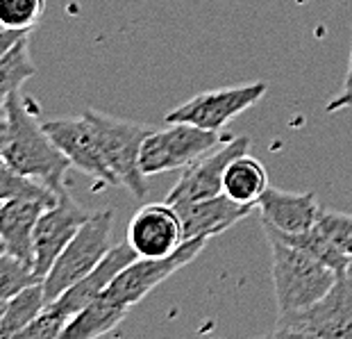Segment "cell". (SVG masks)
<instances>
[{
  "label": "cell",
  "mask_w": 352,
  "mask_h": 339,
  "mask_svg": "<svg viewBox=\"0 0 352 339\" xmlns=\"http://www.w3.org/2000/svg\"><path fill=\"white\" fill-rule=\"evenodd\" d=\"M5 116L10 123V137L3 160L21 176L36 180L59 194L66 187V173L73 164L48 137L43 123L34 119L28 107V98L21 96V92L7 98Z\"/></svg>",
  "instance_id": "6da1fadb"
},
{
  "label": "cell",
  "mask_w": 352,
  "mask_h": 339,
  "mask_svg": "<svg viewBox=\"0 0 352 339\" xmlns=\"http://www.w3.org/2000/svg\"><path fill=\"white\" fill-rule=\"evenodd\" d=\"M266 237L273 255L277 316L309 307L318 298H323L334 287V282L339 280V274L332 267L305 253L302 248L284 242L273 230H266Z\"/></svg>",
  "instance_id": "7a4b0ae2"
},
{
  "label": "cell",
  "mask_w": 352,
  "mask_h": 339,
  "mask_svg": "<svg viewBox=\"0 0 352 339\" xmlns=\"http://www.w3.org/2000/svg\"><path fill=\"white\" fill-rule=\"evenodd\" d=\"M82 116L91 125L100 153L104 157V162H107L109 171L118 180V185H123L137 198L146 196L148 176L141 171L139 157L146 137L153 132V125L127 121V119H116L98 110H85Z\"/></svg>",
  "instance_id": "3957f363"
},
{
  "label": "cell",
  "mask_w": 352,
  "mask_h": 339,
  "mask_svg": "<svg viewBox=\"0 0 352 339\" xmlns=\"http://www.w3.org/2000/svg\"><path fill=\"white\" fill-rule=\"evenodd\" d=\"M111 232H114V214L109 209L91 212L43 278L48 303L62 296L80 278H85L111 251Z\"/></svg>",
  "instance_id": "277c9868"
},
{
  "label": "cell",
  "mask_w": 352,
  "mask_h": 339,
  "mask_svg": "<svg viewBox=\"0 0 352 339\" xmlns=\"http://www.w3.org/2000/svg\"><path fill=\"white\" fill-rule=\"evenodd\" d=\"M275 337L352 339V280L343 274L323 298L305 310L277 316Z\"/></svg>",
  "instance_id": "5b68a950"
},
{
  "label": "cell",
  "mask_w": 352,
  "mask_h": 339,
  "mask_svg": "<svg viewBox=\"0 0 352 339\" xmlns=\"http://www.w3.org/2000/svg\"><path fill=\"white\" fill-rule=\"evenodd\" d=\"M221 141V132L205 130L191 123H168L146 137L139 157L141 171L146 176H160L166 171L186 169Z\"/></svg>",
  "instance_id": "8992f818"
},
{
  "label": "cell",
  "mask_w": 352,
  "mask_h": 339,
  "mask_svg": "<svg viewBox=\"0 0 352 339\" xmlns=\"http://www.w3.org/2000/svg\"><path fill=\"white\" fill-rule=\"evenodd\" d=\"M266 82H245V85L212 89V92L198 94L186 103L170 110L164 121L166 123H191L205 130L221 132L232 119L243 114L252 105H257L266 96Z\"/></svg>",
  "instance_id": "52a82bcc"
},
{
  "label": "cell",
  "mask_w": 352,
  "mask_h": 339,
  "mask_svg": "<svg viewBox=\"0 0 352 339\" xmlns=\"http://www.w3.org/2000/svg\"><path fill=\"white\" fill-rule=\"evenodd\" d=\"M207 242V237H193L184 239L179 248H175L166 258H137L111 280L104 294L130 310V307L141 303L157 285H162L175 271L196 260Z\"/></svg>",
  "instance_id": "ba28073f"
},
{
  "label": "cell",
  "mask_w": 352,
  "mask_h": 339,
  "mask_svg": "<svg viewBox=\"0 0 352 339\" xmlns=\"http://www.w3.org/2000/svg\"><path fill=\"white\" fill-rule=\"evenodd\" d=\"M89 216L91 212H87L66 187L57 194L55 203L39 214L34 225V274L39 276L41 282L57 255L76 237V232Z\"/></svg>",
  "instance_id": "9c48e42d"
},
{
  "label": "cell",
  "mask_w": 352,
  "mask_h": 339,
  "mask_svg": "<svg viewBox=\"0 0 352 339\" xmlns=\"http://www.w3.org/2000/svg\"><path fill=\"white\" fill-rule=\"evenodd\" d=\"M250 139L248 137H232L219 148H212L209 153L198 157L196 162H191L186 171L179 176L173 189L168 192L166 201L173 207L184 205V203L212 198V196L223 194V176H226L228 164L234 157L248 153Z\"/></svg>",
  "instance_id": "30bf717a"
},
{
  "label": "cell",
  "mask_w": 352,
  "mask_h": 339,
  "mask_svg": "<svg viewBox=\"0 0 352 339\" xmlns=\"http://www.w3.org/2000/svg\"><path fill=\"white\" fill-rule=\"evenodd\" d=\"M125 242L139 258H166L184 242L179 212L170 203H148L127 223Z\"/></svg>",
  "instance_id": "8fae6325"
},
{
  "label": "cell",
  "mask_w": 352,
  "mask_h": 339,
  "mask_svg": "<svg viewBox=\"0 0 352 339\" xmlns=\"http://www.w3.org/2000/svg\"><path fill=\"white\" fill-rule=\"evenodd\" d=\"M43 130L55 141V146L69 157L73 167L85 171L98 185H118L114 173L109 171L107 162H104L96 134L85 116L43 121Z\"/></svg>",
  "instance_id": "7c38bea8"
},
{
  "label": "cell",
  "mask_w": 352,
  "mask_h": 339,
  "mask_svg": "<svg viewBox=\"0 0 352 339\" xmlns=\"http://www.w3.org/2000/svg\"><path fill=\"white\" fill-rule=\"evenodd\" d=\"M137 258L139 255L132 251L127 242L111 246V251L104 255V258L91 271H89L85 278H80L73 287H69L62 296H57L55 300H50L48 305H52L59 314L71 321L82 307H87L91 300H96L100 294H104V289L109 287L111 280H114V278L121 274L127 265H132Z\"/></svg>",
  "instance_id": "4fadbf2b"
},
{
  "label": "cell",
  "mask_w": 352,
  "mask_h": 339,
  "mask_svg": "<svg viewBox=\"0 0 352 339\" xmlns=\"http://www.w3.org/2000/svg\"><path fill=\"white\" fill-rule=\"evenodd\" d=\"M182 218L184 239L193 237H214L232 228L241 218H245L250 212H254V205H243V203L232 201L228 194L212 196V198H202L193 203L175 207Z\"/></svg>",
  "instance_id": "5bb4252c"
},
{
  "label": "cell",
  "mask_w": 352,
  "mask_h": 339,
  "mask_svg": "<svg viewBox=\"0 0 352 339\" xmlns=\"http://www.w3.org/2000/svg\"><path fill=\"white\" fill-rule=\"evenodd\" d=\"M257 209L261 214V223L271 225V228L284 232V235H298V232L309 230L316 223L320 205L316 196L309 192L298 194L268 187L261 194Z\"/></svg>",
  "instance_id": "9a60e30c"
},
{
  "label": "cell",
  "mask_w": 352,
  "mask_h": 339,
  "mask_svg": "<svg viewBox=\"0 0 352 339\" xmlns=\"http://www.w3.org/2000/svg\"><path fill=\"white\" fill-rule=\"evenodd\" d=\"M48 203L34 198H10L0 203V242L34 269V225Z\"/></svg>",
  "instance_id": "2e32d148"
},
{
  "label": "cell",
  "mask_w": 352,
  "mask_h": 339,
  "mask_svg": "<svg viewBox=\"0 0 352 339\" xmlns=\"http://www.w3.org/2000/svg\"><path fill=\"white\" fill-rule=\"evenodd\" d=\"M266 189L268 173L257 157L243 153L228 164L226 176H223V194H228L232 201L257 207L261 194Z\"/></svg>",
  "instance_id": "e0dca14e"
},
{
  "label": "cell",
  "mask_w": 352,
  "mask_h": 339,
  "mask_svg": "<svg viewBox=\"0 0 352 339\" xmlns=\"http://www.w3.org/2000/svg\"><path fill=\"white\" fill-rule=\"evenodd\" d=\"M127 307L116 303L114 298H109L107 294H100L98 298L91 300L87 307L73 316L69 326L64 328V339H94L100 335H107L125 319Z\"/></svg>",
  "instance_id": "ac0fdd59"
},
{
  "label": "cell",
  "mask_w": 352,
  "mask_h": 339,
  "mask_svg": "<svg viewBox=\"0 0 352 339\" xmlns=\"http://www.w3.org/2000/svg\"><path fill=\"white\" fill-rule=\"evenodd\" d=\"M46 291H43V282H34L19 291L16 296L7 300V307L0 319V339L19 337L28 323L34 321V316L46 307Z\"/></svg>",
  "instance_id": "d6986e66"
},
{
  "label": "cell",
  "mask_w": 352,
  "mask_h": 339,
  "mask_svg": "<svg viewBox=\"0 0 352 339\" xmlns=\"http://www.w3.org/2000/svg\"><path fill=\"white\" fill-rule=\"evenodd\" d=\"M36 73V66L30 57L28 34L14 43V46L0 57V110H5V103L14 92H21V85Z\"/></svg>",
  "instance_id": "ffe728a7"
},
{
  "label": "cell",
  "mask_w": 352,
  "mask_h": 339,
  "mask_svg": "<svg viewBox=\"0 0 352 339\" xmlns=\"http://www.w3.org/2000/svg\"><path fill=\"white\" fill-rule=\"evenodd\" d=\"M10 198H34V201H43V203H48V205H52L57 194L48 189L46 185L36 183V180L21 176V173L14 171L10 164L0 157V203L10 201Z\"/></svg>",
  "instance_id": "44dd1931"
},
{
  "label": "cell",
  "mask_w": 352,
  "mask_h": 339,
  "mask_svg": "<svg viewBox=\"0 0 352 339\" xmlns=\"http://www.w3.org/2000/svg\"><path fill=\"white\" fill-rule=\"evenodd\" d=\"M34 282H41L34 269L12 253H0V300H10L19 291Z\"/></svg>",
  "instance_id": "7402d4cb"
},
{
  "label": "cell",
  "mask_w": 352,
  "mask_h": 339,
  "mask_svg": "<svg viewBox=\"0 0 352 339\" xmlns=\"http://www.w3.org/2000/svg\"><path fill=\"white\" fill-rule=\"evenodd\" d=\"M46 10V0H0V25L5 30H32Z\"/></svg>",
  "instance_id": "603a6c76"
},
{
  "label": "cell",
  "mask_w": 352,
  "mask_h": 339,
  "mask_svg": "<svg viewBox=\"0 0 352 339\" xmlns=\"http://www.w3.org/2000/svg\"><path fill=\"white\" fill-rule=\"evenodd\" d=\"M316 225L348 255V260H350V255H352V214L339 212V209H320Z\"/></svg>",
  "instance_id": "cb8c5ba5"
},
{
  "label": "cell",
  "mask_w": 352,
  "mask_h": 339,
  "mask_svg": "<svg viewBox=\"0 0 352 339\" xmlns=\"http://www.w3.org/2000/svg\"><path fill=\"white\" fill-rule=\"evenodd\" d=\"M66 326H69V319L46 303V307L34 316V321L28 323V326L21 330L19 337L21 339H57V337H62Z\"/></svg>",
  "instance_id": "d4e9b609"
},
{
  "label": "cell",
  "mask_w": 352,
  "mask_h": 339,
  "mask_svg": "<svg viewBox=\"0 0 352 339\" xmlns=\"http://www.w3.org/2000/svg\"><path fill=\"white\" fill-rule=\"evenodd\" d=\"M348 107H352V46H350V62H348L346 78H343V87H341V92L325 105V112L332 114V112H341Z\"/></svg>",
  "instance_id": "484cf974"
},
{
  "label": "cell",
  "mask_w": 352,
  "mask_h": 339,
  "mask_svg": "<svg viewBox=\"0 0 352 339\" xmlns=\"http://www.w3.org/2000/svg\"><path fill=\"white\" fill-rule=\"evenodd\" d=\"M25 34H30V30H0V57Z\"/></svg>",
  "instance_id": "4316f807"
},
{
  "label": "cell",
  "mask_w": 352,
  "mask_h": 339,
  "mask_svg": "<svg viewBox=\"0 0 352 339\" xmlns=\"http://www.w3.org/2000/svg\"><path fill=\"white\" fill-rule=\"evenodd\" d=\"M7 137H10V123H7V116H0V157L5 153Z\"/></svg>",
  "instance_id": "83f0119b"
},
{
  "label": "cell",
  "mask_w": 352,
  "mask_h": 339,
  "mask_svg": "<svg viewBox=\"0 0 352 339\" xmlns=\"http://www.w3.org/2000/svg\"><path fill=\"white\" fill-rule=\"evenodd\" d=\"M346 276L352 280V255H350V260H348V269H346Z\"/></svg>",
  "instance_id": "f1b7e54d"
},
{
  "label": "cell",
  "mask_w": 352,
  "mask_h": 339,
  "mask_svg": "<svg viewBox=\"0 0 352 339\" xmlns=\"http://www.w3.org/2000/svg\"><path fill=\"white\" fill-rule=\"evenodd\" d=\"M5 307H7V300H0V319H3V312H5Z\"/></svg>",
  "instance_id": "f546056e"
},
{
  "label": "cell",
  "mask_w": 352,
  "mask_h": 339,
  "mask_svg": "<svg viewBox=\"0 0 352 339\" xmlns=\"http://www.w3.org/2000/svg\"><path fill=\"white\" fill-rule=\"evenodd\" d=\"M0 253H5V244L3 242H0Z\"/></svg>",
  "instance_id": "4dcf8cb0"
}]
</instances>
